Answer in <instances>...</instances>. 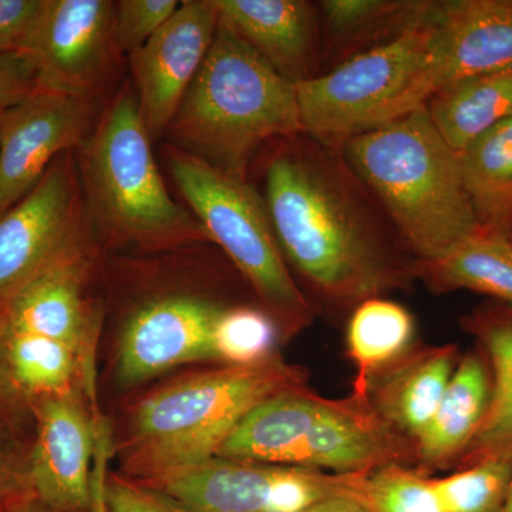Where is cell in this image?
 Listing matches in <instances>:
<instances>
[{"label": "cell", "instance_id": "7a4b0ae2", "mask_svg": "<svg viewBox=\"0 0 512 512\" xmlns=\"http://www.w3.org/2000/svg\"><path fill=\"white\" fill-rule=\"evenodd\" d=\"M168 133L184 153L248 180L264 144L303 133L296 84L220 23Z\"/></svg>", "mask_w": 512, "mask_h": 512}, {"label": "cell", "instance_id": "4316f807", "mask_svg": "<svg viewBox=\"0 0 512 512\" xmlns=\"http://www.w3.org/2000/svg\"><path fill=\"white\" fill-rule=\"evenodd\" d=\"M464 184L478 227L512 228V117L460 153Z\"/></svg>", "mask_w": 512, "mask_h": 512}, {"label": "cell", "instance_id": "1f68e13d", "mask_svg": "<svg viewBox=\"0 0 512 512\" xmlns=\"http://www.w3.org/2000/svg\"><path fill=\"white\" fill-rule=\"evenodd\" d=\"M104 493L109 512H191L171 495L128 476L107 473Z\"/></svg>", "mask_w": 512, "mask_h": 512}, {"label": "cell", "instance_id": "8992f818", "mask_svg": "<svg viewBox=\"0 0 512 512\" xmlns=\"http://www.w3.org/2000/svg\"><path fill=\"white\" fill-rule=\"evenodd\" d=\"M215 457L335 474L417 461L413 441L387 424L369 397L326 399L308 386L258 404Z\"/></svg>", "mask_w": 512, "mask_h": 512}, {"label": "cell", "instance_id": "7402d4cb", "mask_svg": "<svg viewBox=\"0 0 512 512\" xmlns=\"http://www.w3.org/2000/svg\"><path fill=\"white\" fill-rule=\"evenodd\" d=\"M322 22V73L350 57L390 42L426 23L436 2L424 0H325Z\"/></svg>", "mask_w": 512, "mask_h": 512}, {"label": "cell", "instance_id": "8fae6325", "mask_svg": "<svg viewBox=\"0 0 512 512\" xmlns=\"http://www.w3.org/2000/svg\"><path fill=\"white\" fill-rule=\"evenodd\" d=\"M116 2L45 0L26 55L37 89L96 99L119 50L114 33Z\"/></svg>", "mask_w": 512, "mask_h": 512}, {"label": "cell", "instance_id": "52a82bcc", "mask_svg": "<svg viewBox=\"0 0 512 512\" xmlns=\"http://www.w3.org/2000/svg\"><path fill=\"white\" fill-rule=\"evenodd\" d=\"M164 157L192 214L248 279L269 315L288 332L311 325L312 305L289 272L261 192L173 144Z\"/></svg>", "mask_w": 512, "mask_h": 512}, {"label": "cell", "instance_id": "5bb4252c", "mask_svg": "<svg viewBox=\"0 0 512 512\" xmlns=\"http://www.w3.org/2000/svg\"><path fill=\"white\" fill-rule=\"evenodd\" d=\"M228 306L195 293L148 299L124 323L117 376L134 386L174 367L215 360L214 335Z\"/></svg>", "mask_w": 512, "mask_h": 512}, {"label": "cell", "instance_id": "6da1fadb", "mask_svg": "<svg viewBox=\"0 0 512 512\" xmlns=\"http://www.w3.org/2000/svg\"><path fill=\"white\" fill-rule=\"evenodd\" d=\"M278 143L262 198L279 247L313 292L356 308L407 288L417 259L342 150L305 133Z\"/></svg>", "mask_w": 512, "mask_h": 512}, {"label": "cell", "instance_id": "836d02e7", "mask_svg": "<svg viewBox=\"0 0 512 512\" xmlns=\"http://www.w3.org/2000/svg\"><path fill=\"white\" fill-rule=\"evenodd\" d=\"M37 89L36 69L26 53L0 55V116Z\"/></svg>", "mask_w": 512, "mask_h": 512}, {"label": "cell", "instance_id": "74e56055", "mask_svg": "<svg viewBox=\"0 0 512 512\" xmlns=\"http://www.w3.org/2000/svg\"><path fill=\"white\" fill-rule=\"evenodd\" d=\"M306 512H373L366 505L350 498L335 497L313 505Z\"/></svg>", "mask_w": 512, "mask_h": 512}, {"label": "cell", "instance_id": "8d00e7d4", "mask_svg": "<svg viewBox=\"0 0 512 512\" xmlns=\"http://www.w3.org/2000/svg\"><path fill=\"white\" fill-rule=\"evenodd\" d=\"M16 392L10 379L8 365V329H6L5 320L0 316V400L6 399L10 394Z\"/></svg>", "mask_w": 512, "mask_h": 512}, {"label": "cell", "instance_id": "b9f144b4", "mask_svg": "<svg viewBox=\"0 0 512 512\" xmlns=\"http://www.w3.org/2000/svg\"><path fill=\"white\" fill-rule=\"evenodd\" d=\"M0 512H3V511H0Z\"/></svg>", "mask_w": 512, "mask_h": 512}, {"label": "cell", "instance_id": "7c38bea8", "mask_svg": "<svg viewBox=\"0 0 512 512\" xmlns=\"http://www.w3.org/2000/svg\"><path fill=\"white\" fill-rule=\"evenodd\" d=\"M94 100L36 89L0 116V215L26 197L60 154L96 127Z\"/></svg>", "mask_w": 512, "mask_h": 512}, {"label": "cell", "instance_id": "83f0119b", "mask_svg": "<svg viewBox=\"0 0 512 512\" xmlns=\"http://www.w3.org/2000/svg\"><path fill=\"white\" fill-rule=\"evenodd\" d=\"M512 483V456L481 458L456 473L434 478L446 512H500Z\"/></svg>", "mask_w": 512, "mask_h": 512}, {"label": "cell", "instance_id": "9c48e42d", "mask_svg": "<svg viewBox=\"0 0 512 512\" xmlns=\"http://www.w3.org/2000/svg\"><path fill=\"white\" fill-rule=\"evenodd\" d=\"M92 251L76 151H67L0 215V311L39 276Z\"/></svg>", "mask_w": 512, "mask_h": 512}, {"label": "cell", "instance_id": "ffe728a7", "mask_svg": "<svg viewBox=\"0 0 512 512\" xmlns=\"http://www.w3.org/2000/svg\"><path fill=\"white\" fill-rule=\"evenodd\" d=\"M461 326L476 338L487 360L491 394L483 424L458 468L481 458L512 456V308L485 303L464 316Z\"/></svg>", "mask_w": 512, "mask_h": 512}, {"label": "cell", "instance_id": "603a6c76", "mask_svg": "<svg viewBox=\"0 0 512 512\" xmlns=\"http://www.w3.org/2000/svg\"><path fill=\"white\" fill-rule=\"evenodd\" d=\"M414 272L431 292L466 289L512 308L511 231L478 227L443 255L417 262Z\"/></svg>", "mask_w": 512, "mask_h": 512}, {"label": "cell", "instance_id": "4dcf8cb0", "mask_svg": "<svg viewBox=\"0 0 512 512\" xmlns=\"http://www.w3.org/2000/svg\"><path fill=\"white\" fill-rule=\"evenodd\" d=\"M178 0H120L116 2L114 33L120 52L128 55L146 45L177 12Z\"/></svg>", "mask_w": 512, "mask_h": 512}, {"label": "cell", "instance_id": "d590c367", "mask_svg": "<svg viewBox=\"0 0 512 512\" xmlns=\"http://www.w3.org/2000/svg\"><path fill=\"white\" fill-rule=\"evenodd\" d=\"M113 453V439H111L110 426L106 419L101 417L99 423V436H97L96 454H94V464L92 473V511L90 512H109L107 507L106 485L107 466Z\"/></svg>", "mask_w": 512, "mask_h": 512}, {"label": "cell", "instance_id": "d6a6232c", "mask_svg": "<svg viewBox=\"0 0 512 512\" xmlns=\"http://www.w3.org/2000/svg\"><path fill=\"white\" fill-rule=\"evenodd\" d=\"M45 0H0V55L26 53Z\"/></svg>", "mask_w": 512, "mask_h": 512}, {"label": "cell", "instance_id": "2e32d148", "mask_svg": "<svg viewBox=\"0 0 512 512\" xmlns=\"http://www.w3.org/2000/svg\"><path fill=\"white\" fill-rule=\"evenodd\" d=\"M424 99L467 77L512 66V0L436 2Z\"/></svg>", "mask_w": 512, "mask_h": 512}, {"label": "cell", "instance_id": "4fadbf2b", "mask_svg": "<svg viewBox=\"0 0 512 512\" xmlns=\"http://www.w3.org/2000/svg\"><path fill=\"white\" fill-rule=\"evenodd\" d=\"M86 389L35 402L36 441L30 456L32 494L59 512L92 511V473L101 413Z\"/></svg>", "mask_w": 512, "mask_h": 512}, {"label": "cell", "instance_id": "f546056e", "mask_svg": "<svg viewBox=\"0 0 512 512\" xmlns=\"http://www.w3.org/2000/svg\"><path fill=\"white\" fill-rule=\"evenodd\" d=\"M360 503L373 512H446L434 478L404 464H390L366 473Z\"/></svg>", "mask_w": 512, "mask_h": 512}, {"label": "cell", "instance_id": "e575fe53", "mask_svg": "<svg viewBox=\"0 0 512 512\" xmlns=\"http://www.w3.org/2000/svg\"><path fill=\"white\" fill-rule=\"evenodd\" d=\"M28 497H33L29 467L15 460L0 437V511Z\"/></svg>", "mask_w": 512, "mask_h": 512}, {"label": "cell", "instance_id": "ab89813d", "mask_svg": "<svg viewBox=\"0 0 512 512\" xmlns=\"http://www.w3.org/2000/svg\"><path fill=\"white\" fill-rule=\"evenodd\" d=\"M500 512H512V483L510 491H508L507 500H505L503 508H501Z\"/></svg>", "mask_w": 512, "mask_h": 512}, {"label": "cell", "instance_id": "d6986e66", "mask_svg": "<svg viewBox=\"0 0 512 512\" xmlns=\"http://www.w3.org/2000/svg\"><path fill=\"white\" fill-rule=\"evenodd\" d=\"M458 360L456 345L410 349L372 380L369 402L387 424L414 443L433 419Z\"/></svg>", "mask_w": 512, "mask_h": 512}, {"label": "cell", "instance_id": "ba28073f", "mask_svg": "<svg viewBox=\"0 0 512 512\" xmlns=\"http://www.w3.org/2000/svg\"><path fill=\"white\" fill-rule=\"evenodd\" d=\"M433 35L431 16L396 39L296 84L303 133L340 150L352 138L426 106L423 80Z\"/></svg>", "mask_w": 512, "mask_h": 512}, {"label": "cell", "instance_id": "9a60e30c", "mask_svg": "<svg viewBox=\"0 0 512 512\" xmlns=\"http://www.w3.org/2000/svg\"><path fill=\"white\" fill-rule=\"evenodd\" d=\"M220 25L215 0H184L156 35L131 53L141 117L151 140L167 133Z\"/></svg>", "mask_w": 512, "mask_h": 512}, {"label": "cell", "instance_id": "cb8c5ba5", "mask_svg": "<svg viewBox=\"0 0 512 512\" xmlns=\"http://www.w3.org/2000/svg\"><path fill=\"white\" fill-rule=\"evenodd\" d=\"M424 107L448 146L463 153L478 137L512 117V66L450 84Z\"/></svg>", "mask_w": 512, "mask_h": 512}, {"label": "cell", "instance_id": "30bf717a", "mask_svg": "<svg viewBox=\"0 0 512 512\" xmlns=\"http://www.w3.org/2000/svg\"><path fill=\"white\" fill-rule=\"evenodd\" d=\"M365 477L212 457L141 483L171 495L191 512H306L329 498L360 503Z\"/></svg>", "mask_w": 512, "mask_h": 512}, {"label": "cell", "instance_id": "3957f363", "mask_svg": "<svg viewBox=\"0 0 512 512\" xmlns=\"http://www.w3.org/2000/svg\"><path fill=\"white\" fill-rule=\"evenodd\" d=\"M340 150L417 262L443 255L478 228L460 154L441 137L426 107Z\"/></svg>", "mask_w": 512, "mask_h": 512}, {"label": "cell", "instance_id": "60d3db41", "mask_svg": "<svg viewBox=\"0 0 512 512\" xmlns=\"http://www.w3.org/2000/svg\"><path fill=\"white\" fill-rule=\"evenodd\" d=\"M510 231H511V234H512V228L510 229Z\"/></svg>", "mask_w": 512, "mask_h": 512}, {"label": "cell", "instance_id": "e0dca14e", "mask_svg": "<svg viewBox=\"0 0 512 512\" xmlns=\"http://www.w3.org/2000/svg\"><path fill=\"white\" fill-rule=\"evenodd\" d=\"M220 23L293 84L322 74L318 3L306 0H215Z\"/></svg>", "mask_w": 512, "mask_h": 512}, {"label": "cell", "instance_id": "ac0fdd59", "mask_svg": "<svg viewBox=\"0 0 512 512\" xmlns=\"http://www.w3.org/2000/svg\"><path fill=\"white\" fill-rule=\"evenodd\" d=\"M92 256L56 266L22 289L0 311L6 328L56 340L94 362L100 313L86 292Z\"/></svg>", "mask_w": 512, "mask_h": 512}, {"label": "cell", "instance_id": "484cf974", "mask_svg": "<svg viewBox=\"0 0 512 512\" xmlns=\"http://www.w3.org/2000/svg\"><path fill=\"white\" fill-rule=\"evenodd\" d=\"M8 365L16 392L35 400L76 389L96 393L94 362L56 340L8 329Z\"/></svg>", "mask_w": 512, "mask_h": 512}, {"label": "cell", "instance_id": "277c9868", "mask_svg": "<svg viewBox=\"0 0 512 512\" xmlns=\"http://www.w3.org/2000/svg\"><path fill=\"white\" fill-rule=\"evenodd\" d=\"M305 370L275 355L251 366H224L183 377L134 406L121 444L126 476L138 481L217 456L258 404L308 386Z\"/></svg>", "mask_w": 512, "mask_h": 512}, {"label": "cell", "instance_id": "5b68a950", "mask_svg": "<svg viewBox=\"0 0 512 512\" xmlns=\"http://www.w3.org/2000/svg\"><path fill=\"white\" fill-rule=\"evenodd\" d=\"M76 161L93 238L143 249L211 242L198 218L175 202L165 187L130 87L77 148Z\"/></svg>", "mask_w": 512, "mask_h": 512}, {"label": "cell", "instance_id": "d4e9b609", "mask_svg": "<svg viewBox=\"0 0 512 512\" xmlns=\"http://www.w3.org/2000/svg\"><path fill=\"white\" fill-rule=\"evenodd\" d=\"M414 320L404 306L382 298L367 299L353 308L346 345L356 367L353 393L367 397L380 372L412 348Z\"/></svg>", "mask_w": 512, "mask_h": 512}, {"label": "cell", "instance_id": "f1b7e54d", "mask_svg": "<svg viewBox=\"0 0 512 512\" xmlns=\"http://www.w3.org/2000/svg\"><path fill=\"white\" fill-rule=\"evenodd\" d=\"M278 336V323L269 313L249 306H228L215 329V362L258 365L276 355Z\"/></svg>", "mask_w": 512, "mask_h": 512}, {"label": "cell", "instance_id": "f35d334b", "mask_svg": "<svg viewBox=\"0 0 512 512\" xmlns=\"http://www.w3.org/2000/svg\"><path fill=\"white\" fill-rule=\"evenodd\" d=\"M3 512H59L47 505L40 503L35 497L23 498V500L16 501Z\"/></svg>", "mask_w": 512, "mask_h": 512}, {"label": "cell", "instance_id": "44dd1931", "mask_svg": "<svg viewBox=\"0 0 512 512\" xmlns=\"http://www.w3.org/2000/svg\"><path fill=\"white\" fill-rule=\"evenodd\" d=\"M491 376L481 350L460 357L433 419L414 440L416 460L427 468L458 463L483 424Z\"/></svg>", "mask_w": 512, "mask_h": 512}]
</instances>
